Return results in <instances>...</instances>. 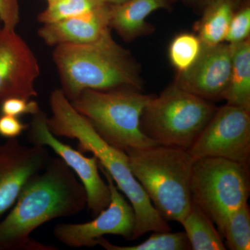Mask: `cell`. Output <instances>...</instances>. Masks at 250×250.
<instances>
[{
    "label": "cell",
    "mask_w": 250,
    "mask_h": 250,
    "mask_svg": "<svg viewBox=\"0 0 250 250\" xmlns=\"http://www.w3.org/2000/svg\"><path fill=\"white\" fill-rule=\"evenodd\" d=\"M35 54L16 30L0 29V103L10 97L31 99L38 95L40 75Z\"/></svg>",
    "instance_id": "8fae6325"
},
{
    "label": "cell",
    "mask_w": 250,
    "mask_h": 250,
    "mask_svg": "<svg viewBox=\"0 0 250 250\" xmlns=\"http://www.w3.org/2000/svg\"><path fill=\"white\" fill-rule=\"evenodd\" d=\"M190 190L222 233L231 215L248 203L250 193L249 166L217 157L195 159Z\"/></svg>",
    "instance_id": "52a82bcc"
},
{
    "label": "cell",
    "mask_w": 250,
    "mask_h": 250,
    "mask_svg": "<svg viewBox=\"0 0 250 250\" xmlns=\"http://www.w3.org/2000/svg\"><path fill=\"white\" fill-rule=\"evenodd\" d=\"M41 111L40 106L36 101L22 97H10L0 103V113L3 115L19 118L23 115L34 116Z\"/></svg>",
    "instance_id": "cb8c5ba5"
},
{
    "label": "cell",
    "mask_w": 250,
    "mask_h": 250,
    "mask_svg": "<svg viewBox=\"0 0 250 250\" xmlns=\"http://www.w3.org/2000/svg\"><path fill=\"white\" fill-rule=\"evenodd\" d=\"M99 167L109 186L111 202L89 222L56 225L54 237L70 248H93L98 246V238L107 234L118 235L132 241L136 222L134 208L115 186L109 174L100 166Z\"/></svg>",
    "instance_id": "9c48e42d"
},
{
    "label": "cell",
    "mask_w": 250,
    "mask_h": 250,
    "mask_svg": "<svg viewBox=\"0 0 250 250\" xmlns=\"http://www.w3.org/2000/svg\"><path fill=\"white\" fill-rule=\"evenodd\" d=\"M244 0H212L204 8L202 18L195 31L203 47H209L225 42L233 15Z\"/></svg>",
    "instance_id": "2e32d148"
},
{
    "label": "cell",
    "mask_w": 250,
    "mask_h": 250,
    "mask_svg": "<svg viewBox=\"0 0 250 250\" xmlns=\"http://www.w3.org/2000/svg\"><path fill=\"white\" fill-rule=\"evenodd\" d=\"M98 246L107 250H188L190 242L184 232H154L142 243L132 246H118L112 244L104 237L98 238Z\"/></svg>",
    "instance_id": "d6986e66"
},
{
    "label": "cell",
    "mask_w": 250,
    "mask_h": 250,
    "mask_svg": "<svg viewBox=\"0 0 250 250\" xmlns=\"http://www.w3.org/2000/svg\"><path fill=\"white\" fill-rule=\"evenodd\" d=\"M47 116L41 111L32 116L27 129V140L31 145L50 147L76 174L87 195V208L95 218L106 208L111 200L109 186L99 173V162L95 156L86 157L78 149L59 141L49 131Z\"/></svg>",
    "instance_id": "30bf717a"
},
{
    "label": "cell",
    "mask_w": 250,
    "mask_h": 250,
    "mask_svg": "<svg viewBox=\"0 0 250 250\" xmlns=\"http://www.w3.org/2000/svg\"><path fill=\"white\" fill-rule=\"evenodd\" d=\"M110 8L105 4L86 14L42 24L38 35L50 47L95 42L111 30Z\"/></svg>",
    "instance_id": "5bb4252c"
},
{
    "label": "cell",
    "mask_w": 250,
    "mask_h": 250,
    "mask_svg": "<svg viewBox=\"0 0 250 250\" xmlns=\"http://www.w3.org/2000/svg\"><path fill=\"white\" fill-rule=\"evenodd\" d=\"M168 0H127L111 5L109 27L125 41H131L152 32L153 27L146 22L148 16L159 9H170Z\"/></svg>",
    "instance_id": "9a60e30c"
},
{
    "label": "cell",
    "mask_w": 250,
    "mask_h": 250,
    "mask_svg": "<svg viewBox=\"0 0 250 250\" xmlns=\"http://www.w3.org/2000/svg\"><path fill=\"white\" fill-rule=\"evenodd\" d=\"M45 1H47V5H48L56 2V1H59V0H45Z\"/></svg>",
    "instance_id": "f1b7e54d"
},
{
    "label": "cell",
    "mask_w": 250,
    "mask_h": 250,
    "mask_svg": "<svg viewBox=\"0 0 250 250\" xmlns=\"http://www.w3.org/2000/svg\"><path fill=\"white\" fill-rule=\"evenodd\" d=\"M52 59L69 101L85 90L142 91L140 69L129 51L112 37L111 30L86 44L54 47Z\"/></svg>",
    "instance_id": "3957f363"
},
{
    "label": "cell",
    "mask_w": 250,
    "mask_h": 250,
    "mask_svg": "<svg viewBox=\"0 0 250 250\" xmlns=\"http://www.w3.org/2000/svg\"><path fill=\"white\" fill-rule=\"evenodd\" d=\"M203 49L197 34L184 33L174 37L169 47L171 63L179 72L187 71L196 62Z\"/></svg>",
    "instance_id": "ffe728a7"
},
{
    "label": "cell",
    "mask_w": 250,
    "mask_h": 250,
    "mask_svg": "<svg viewBox=\"0 0 250 250\" xmlns=\"http://www.w3.org/2000/svg\"><path fill=\"white\" fill-rule=\"evenodd\" d=\"M232 62L228 88L223 99L227 104L250 111V41L231 45Z\"/></svg>",
    "instance_id": "e0dca14e"
},
{
    "label": "cell",
    "mask_w": 250,
    "mask_h": 250,
    "mask_svg": "<svg viewBox=\"0 0 250 250\" xmlns=\"http://www.w3.org/2000/svg\"><path fill=\"white\" fill-rule=\"evenodd\" d=\"M87 207L86 192L59 156L28 180L7 215L0 220V250H57L31 238L46 223L74 216Z\"/></svg>",
    "instance_id": "6da1fadb"
},
{
    "label": "cell",
    "mask_w": 250,
    "mask_h": 250,
    "mask_svg": "<svg viewBox=\"0 0 250 250\" xmlns=\"http://www.w3.org/2000/svg\"><path fill=\"white\" fill-rule=\"evenodd\" d=\"M44 146L23 145L18 139L0 143V220L17 200L28 180L50 159Z\"/></svg>",
    "instance_id": "7c38bea8"
},
{
    "label": "cell",
    "mask_w": 250,
    "mask_h": 250,
    "mask_svg": "<svg viewBox=\"0 0 250 250\" xmlns=\"http://www.w3.org/2000/svg\"><path fill=\"white\" fill-rule=\"evenodd\" d=\"M152 98L136 90L88 89L70 102L104 141L125 152L158 146L140 127L143 110Z\"/></svg>",
    "instance_id": "5b68a950"
},
{
    "label": "cell",
    "mask_w": 250,
    "mask_h": 250,
    "mask_svg": "<svg viewBox=\"0 0 250 250\" xmlns=\"http://www.w3.org/2000/svg\"><path fill=\"white\" fill-rule=\"evenodd\" d=\"M188 152L195 160L223 158L249 166L250 111L229 104L218 108Z\"/></svg>",
    "instance_id": "ba28073f"
},
{
    "label": "cell",
    "mask_w": 250,
    "mask_h": 250,
    "mask_svg": "<svg viewBox=\"0 0 250 250\" xmlns=\"http://www.w3.org/2000/svg\"><path fill=\"white\" fill-rule=\"evenodd\" d=\"M21 20L18 0H0V21L2 27L16 30Z\"/></svg>",
    "instance_id": "d4e9b609"
},
{
    "label": "cell",
    "mask_w": 250,
    "mask_h": 250,
    "mask_svg": "<svg viewBox=\"0 0 250 250\" xmlns=\"http://www.w3.org/2000/svg\"><path fill=\"white\" fill-rule=\"evenodd\" d=\"M105 3L110 5H117L122 4V3L125 2V1H127V0H103Z\"/></svg>",
    "instance_id": "83f0119b"
},
{
    "label": "cell",
    "mask_w": 250,
    "mask_h": 250,
    "mask_svg": "<svg viewBox=\"0 0 250 250\" xmlns=\"http://www.w3.org/2000/svg\"><path fill=\"white\" fill-rule=\"evenodd\" d=\"M218 108L208 100L170 85L152 96L140 121L143 134L158 146L188 151Z\"/></svg>",
    "instance_id": "8992f818"
},
{
    "label": "cell",
    "mask_w": 250,
    "mask_h": 250,
    "mask_svg": "<svg viewBox=\"0 0 250 250\" xmlns=\"http://www.w3.org/2000/svg\"><path fill=\"white\" fill-rule=\"evenodd\" d=\"M105 4L103 0H59L47 5L37 20L42 24L57 22L90 12Z\"/></svg>",
    "instance_id": "44dd1931"
},
{
    "label": "cell",
    "mask_w": 250,
    "mask_h": 250,
    "mask_svg": "<svg viewBox=\"0 0 250 250\" xmlns=\"http://www.w3.org/2000/svg\"><path fill=\"white\" fill-rule=\"evenodd\" d=\"M232 62V47L227 42L203 47L196 62L179 72L174 84L206 100L223 99L228 88Z\"/></svg>",
    "instance_id": "4fadbf2b"
},
{
    "label": "cell",
    "mask_w": 250,
    "mask_h": 250,
    "mask_svg": "<svg viewBox=\"0 0 250 250\" xmlns=\"http://www.w3.org/2000/svg\"><path fill=\"white\" fill-rule=\"evenodd\" d=\"M193 250H225L221 235L200 206L192 201L190 210L181 223Z\"/></svg>",
    "instance_id": "ac0fdd59"
},
{
    "label": "cell",
    "mask_w": 250,
    "mask_h": 250,
    "mask_svg": "<svg viewBox=\"0 0 250 250\" xmlns=\"http://www.w3.org/2000/svg\"><path fill=\"white\" fill-rule=\"evenodd\" d=\"M29 126V124L22 123L18 117L0 115V136L4 139H17Z\"/></svg>",
    "instance_id": "484cf974"
},
{
    "label": "cell",
    "mask_w": 250,
    "mask_h": 250,
    "mask_svg": "<svg viewBox=\"0 0 250 250\" xmlns=\"http://www.w3.org/2000/svg\"><path fill=\"white\" fill-rule=\"evenodd\" d=\"M229 249H250V210L248 204L242 206L231 215L222 233Z\"/></svg>",
    "instance_id": "7402d4cb"
},
{
    "label": "cell",
    "mask_w": 250,
    "mask_h": 250,
    "mask_svg": "<svg viewBox=\"0 0 250 250\" xmlns=\"http://www.w3.org/2000/svg\"><path fill=\"white\" fill-rule=\"evenodd\" d=\"M250 0H244L230 22L225 42L238 45L250 39Z\"/></svg>",
    "instance_id": "603a6c76"
},
{
    "label": "cell",
    "mask_w": 250,
    "mask_h": 250,
    "mask_svg": "<svg viewBox=\"0 0 250 250\" xmlns=\"http://www.w3.org/2000/svg\"><path fill=\"white\" fill-rule=\"evenodd\" d=\"M168 1H170L172 4L176 2V1H183V2L186 3V4L196 6V7L201 8V9H203L210 1H212V0H168Z\"/></svg>",
    "instance_id": "4316f807"
},
{
    "label": "cell",
    "mask_w": 250,
    "mask_h": 250,
    "mask_svg": "<svg viewBox=\"0 0 250 250\" xmlns=\"http://www.w3.org/2000/svg\"><path fill=\"white\" fill-rule=\"evenodd\" d=\"M125 152L131 172L161 216L166 221L182 223L192 205L195 159L187 150L162 146Z\"/></svg>",
    "instance_id": "277c9868"
},
{
    "label": "cell",
    "mask_w": 250,
    "mask_h": 250,
    "mask_svg": "<svg viewBox=\"0 0 250 250\" xmlns=\"http://www.w3.org/2000/svg\"><path fill=\"white\" fill-rule=\"evenodd\" d=\"M52 116L47 118L49 131L59 137L75 139L80 152H90L98 159L99 166L109 174L116 187L125 194L134 208L135 228L132 240L145 233L166 232L170 227L149 200L141 184L134 177L125 151L104 141L89 122L72 106L61 89L51 93Z\"/></svg>",
    "instance_id": "7a4b0ae2"
}]
</instances>
